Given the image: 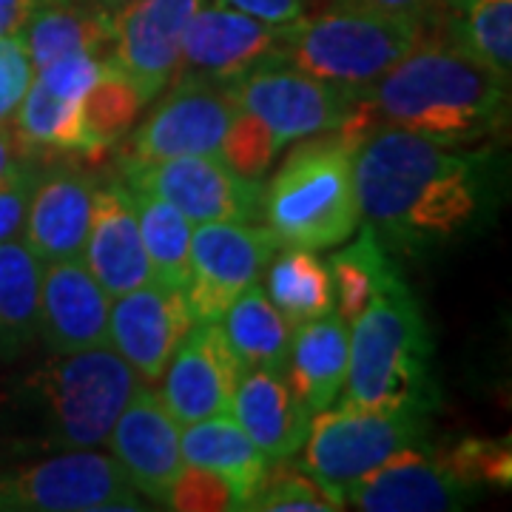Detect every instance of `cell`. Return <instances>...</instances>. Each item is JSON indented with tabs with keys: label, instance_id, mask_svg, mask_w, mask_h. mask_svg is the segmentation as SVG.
<instances>
[{
	"label": "cell",
	"instance_id": "cell-38",
	"mask_svg": "<svg viewBox=\"0 0 512 512\" xmlns=\"http://www.w3.org/2000/svg\"><path fill=\"white\" fill-rule=\"evenodd\" d=\"M168 510L185 512H217L234 510V495L228 484L217 473L202 470L194 464H185L183 473L177 476L168 498Z\"/></svg>",
	"mask_w": 512,
	"mask_h": 512
},
{
	"label": "cell",
	"instance_id": "cell-17",
	"mask_svg": "<svg viewBox=\"0 0 512 512\" xmlns=\"http://www.w3.org/2000/svg\"><path fill=\"white\" fill-rule=\"evenodd\" d=\"M194 325L183 288L148 282L114 296L109 308V345L146 384L160 382L177 345Z\"/></svg>",
	"mask_w": 512,
	"mask_h": 512
},
{
	"label": "cell",
	"instance_id": "cell-35",
	"mask_svg": "<svg viewBox=\"0 0 512 512\" xmlns=\"http://www.w3.org/2000/svg\"><path fill=\"white\" fill-rule=\"evenodd\" d=\"M439 458L470 487H510L512 450L510 439H461Z\"/></svg>",
	"mask_w": 512,
	"mask_h": 512
},
{
	"label": "cell",
	"instance_id": "cell-20",
	"mask_svg": "<svg viewBox=\"0 0 512 512\" xmlns=\"http://www.w3.org/2000/svg\"><path fill=\"white\" fill-rule=\"evenodd\" d=\"M80 259L111 299L154 282L134 197L126 183H97L92 222Z\"/></svg>",
	"mask_w": 512,
	"mask_h": 512
},
{
	"label": "cell",
	"instance_id": "cell-36",
	"mask_svg": "<svg viewBox=\"0 0 512 512\" xmlns=\"http://www.w3.org/2000/svg\"><path fill=\"white\" fill-rule=\"evenodd\" d=\"M282 148L276 146L271 128L265 126L259 117L248 114V111H239L234 117V123L228 128V137L222 143L220 160L228 168H234L239 177H248V180H262L265 171L274 165L276 154Z\"/></svg>",
	"mask_w": 512,
	"mask_h": 512
},
{
	"label": "cell",
	"instance_id": "cell-41",
	"mask_svg": "<svg viewBox=\"0 0 512 512\" xmlns=\"http://www.w3.org/2000/svg\"><path fill=\"white\" fill-rule=\"evenodd\" d=\"M333 6H345V9H365L376 15H390V18H404L421 23L430 18L439 6V0H333Z\"/></svg>",
	"mask_w": 512,
	"mask_h": 512
},
{
	"label": "cell",
	"instance_id": "cell-4",
	"mask_svg": "<svg viewBox=\"0 0 512 512\" xmlns=\"http://www.w3.org/2000/svg\"><path fill=\"white\" fill-rule=\"evenodd\" d=\"M433 333L407 285L384 293L350 322L342 402L430 416L439 407Z\"/></svg>",
	"mask_w": 512,
	"mask_h": 512
},
{
	"label": "cell",
	"instance_id": "cell-33",
	"mask_svg": "<svg viewBox=\"0 0 512 512\" xmlns=\"http://www.w3.org/2000/svg\"><path fill=\"white\" fill-rule=\"evenodd\" d=\"M143 106L146 103H143L140 92L128 83L123 74L114 72L109 66L103 77L94 83L92 92L83 97L86 126L92 131L100 151H106L126 137Z\"/></svg>",
	"mask_w": 512,
	"mask_h": 512
},
{
	"label": "cell",
	"instance_id": "cell-43",
	"mask_svg": "<svg viewBox=\"0 0 512 512\" xmlns=\"http://www.w3.org/2000/svg\"><path fill=\"white\" fill-rule=\"evenodd\" d=\"M29 165L32 163L26 160V151L18 146L12 128L0 126V185L18 177L20 171H26Z\"/></svg>",
	"mask_w": 512,
	"mask_h": 512
},
{
	"label": "cell",
	"instance_id": "cell-21",
	"mask_svg": "<svg viewBox=\"0 0 512 512\" xmlns=\"http://www.w3.org/2000/svg\"><path fill=\"white\" fill-rule=\"evenodd\" d=\"M97 180L72 165H57L37 174L20 239L46 265L80 259L92 222Z\"/></svg>",
	"mask_w": 512,
	"mask_h": 512
},
{
	"label": "cell",
	"instance_id": "cell-44",
	"mask_svg": "<svg viewBox=\"0 0 512 512\" xmlns=\"http://www.w3.org/2000/svg\"><path fill=\"white\" fill-rule=\"evenodd\" d=\"M473 3H478V0H439V6H444L447 12H461V9H467Z\"/></svg>",
	"mask_w": 512,
	"mask_h": 512
},
{
	"label": "cell",
	"instance_id": "cell-5",
	"mask_svg": "<svg viewBox=\"0 0 512 512\" xmlns=\"http://www.w3.org/2000/svg\"><path fill=\"white\" fill-rule=\"evenodd\" d=\"M365 137L330 131L299 140L268 185L259 220L285 248L328 251L359 228L353 157Z\"/></svg>",
	"mask_w": 512,
	"mask_h": 512
},
{
	"label": "cell",
	"instance_id": "cell-10",
	"mask_svg": "<svg viewBox=\"0 0 512 512\" xmlns=\"http://www.w3.org/2000/svg\"><path fill=\"white\" fill-rule=\"evenodd\" d=\"M239 114L225 86L174 77L171 92L134 131H128L120 165L160 163L174 157H217Z\"/></svg>",
	"mask_w": 512,
	"mask_h": 512
},
{
	"label": "cell",
	"instance_id": "cell-2",
	"mask_svg": "<svg viewBox=\"0 0 512 512\" xmlns=\"http://www.w3.org/2000/svg\"><path fill=\"white\" fill-rule=\"evenodd\" d=\"M510 83L447 43H424L359 92L348 131L393 126L447 148L481 143L507 128Z\"/></svg>",
	"mask_w": 512,
	"mask_h": 512
},
{
	"label": "cell",
	"instance_id": "cell-45",
	"mask_svg": "<svg viewBox=\"0 0 512 512\" xmlns=\"http://www.w3.org/2000/svg\"><path fill=\"white\" fill-rule=\"evenodd\" d=\"M94 3H97V6H103L106 12H111V15H114V12H120L126 3H131V0H94Z\"/></svg>",
	"mask_w": 512,
	"mask_h": 512
},
{
	"label": "cell",
	"instance_id": "cell-25",
	"mask_svg": "<svg viewBox=\"0 0 512 512\" xmlns=\"http://www.w3.org/2000/svg\"><path fill=\"white\" fill-rule=\"evenodd\" d=\"M111 18L114 15L94 0H57L37 9L23 26L20 40L35 69L72 52L106 57L111 46Z\"/></svg>",
	"mask_w": 512,
	"mask_h": 512
},
{
	"label": "cell",
	"instance_id": "cell-27",
	"mask_svg": "<svg viewBox=\"0 0 512 512\" xmlns=\"http://www.w3.org/2000/svg\"><path fill=\"white\" fill-rule=\"evenodd\" d=\"M9 123L18 146L26 154L32 151H60V154H83V157L103 154L86 126L83 100H69L49 92L35 77Z\"/></svg>",
	"mask_w": 512,
	"mask_h": 512
},
{
	"label": "cell",
	"instance_id": "cell-34",
	"mask_svg": "<svg viewBox=\"0 0 512 512\" xmlns=\"http://www.w3.org/2000/svg\"><path fill=\"white\" fill-rule=\"evenodd\" d=\"M245 510L262 512H339L345 510L342 501L333 495L302 467L296 470H276L274 476L265 473V481L259 484L254 498Z\"/></svg>",
	"mask_w": 512,
	"mask_h": 512
},
{
	"label": "cell",
	"instance_id": "cell-16",
	"mask_svg": "<svg viewBox=\"0 0 512 512\" xmlns=\"http://www.w3.org/2000/svg\"><path fill=\"white\" fill-rule=\"evenodd\" d=\"M242 365L220 322H194L165 367L160 399L180 427L231 413Z\"/></svg>",
	"mask_w": 512,
	"mask_h": 512
},
{
	"label": "cell",
	"instance_id": "cell-6",
	"mask_svg": "<svg viewBox=\"0 0 512 512\" xmlns=\"http://www.w3.org/2000/svg\"><path fill=\"white\" fill-rule=\"evenodd\" d=\"M421 40L424 26L413 20L330 6L319 18L302 15L285 26L282 57L299 72L359 94Z\"/></svg>",
	"mask_w": 512,
	"mask_h": 512
},
{
	"label": "cell",
	"instance_id": "cell-11",
	"mask_svg": "<svg viewBox=\"0 0 512 512\" xmlns=\"http://www.w3.org/2000/svg\"><path fill=\"white\" fill-rule=\"evenodd\" d=\"M279 251L262 222H200L191 234V265L185 299L194 322H220L228 305L259 282Z\"/></svg>",
	"mask_w": 512,
	"mask_h": 512
},
{
	"label": "cell",
	"instance_id": "cell-31",
	"mask_svg": "<svg viewBox=\"0 0 512 512\" xmlns=\"http://www.w3.org/2000/svg\"><path fill=\"white\" fill-rule=\"evenodd\" d=\"M444 32L447 46L510 83L512 0H478L461 12H447Z\"/></svg>",
	"mask_w": 512,
	"mask_h": 512
},
{
	"label": "cell",
	"instance_id": "cell-42",
	"mask_svg": "<svg viewBox=\"0 0 512 512\" xmlns=\"http://www.w3.org/2000/svg\"><path fill=\"white\" fill-rule=\"evenodd\" d=\"M217 3H225L231 9H239L251 18L274 23V26H288L305 15L302 0H217Z\"/></svg>",
	"mask_w": 512,
	"mask_h": 512
},
{
	"label": "cell",
	"instance_id": "cell-15",
	"mask_svg": "<svg viewBox=\"0 0 512 512\" xmlns=\"http://www.w3.org/2000/svg\"><path fill=\"white\" fill-rule=\"evenodd\" d=\"M180 430L160 393L140 384L106 436L111 456L126 470L137 493L163 510H168L171 487L185 467Z\"/></svg>",
	"mask_w": 512,
	"mask_h": 512
},
{
	"label": "cell",
	"instance_id": "cell-19",
	"mask_svg": "<svg viewBox=\"0 0 512 512\" xmlns=\"http://www.w3.org/2000/svg\"><path fill=\"white\" fill-rule=\"evenodd\" d=\"M111 296L83 259L46 262L40 271V336L55 353L109 345Z\"/></svg>",
	"mask_w": 512,
	"mask_h": 512
},
{
	"label": "cell",
	"instance_id": "cell-22",
	"mask_svg": "<svg viewBox=\"0 0 512 512\" xmlns=\"http://www.w3.org/2000/svg\"><path fill=\"white\" fill-rule=\"evenodd\" d=\"M231 416L262 450L268 464L291 461L302 450L311 424V413L293 393L285 370L274 367L242 370L231 402Z\"/></svg>",
	"mask_w": 512,
	"mask_h": 512
},
{
	"label": "cell",
	"instance_id": "cell-8",
	"mask_svg": "<svg viewBox=\"0 0 512 512\" xmlns=\"http://www.w3.org/2000/svg\"><path fill=\"white\" fill-rule=\"evenodd\" d=\"M126 470L94 447L63 450L0 473V512L146 510Z\"/></svg>",
	"mask_w": 512,
	"mask_h": 512
},
{
	"label": "cell",
	"instance_id": "cell-23",
	"mask_svg": "<svg viewBox=\"0 0 512 512\" xmlns=\"http://www.w3.org/2000/svg\"><path fill=\"white\" fill-rule=\"evenodd\" d=\"M348 350L350 322L336 311L293 328L285 379L311 416L339 402L348 376Z\"/></svg>",
	"mask_w": 512,
	"mask_h": 512
},
{
	"label": "cell",
	"instance_id": "cell-26",
	"mask_svg": "<svg viewBox=\"0 0 512 512\" xmlns=\"http://www.w3.org/2000/svg\"><path fill=\"white\" fill-rule=\"evenodd\" d=\"M325 265H328L330 288H333V311L345 322L362 316L384 293L407 285L393 254L367 225H362L359 237L353 239L348 248L336 251Z\"/></svg>",
	"mask_w": 512,
	"mask_h": 512
},
{
	"label": "cell",
	"instance_id": "cell-39",
	"mask_svg": "<svg viewBox=\"0 0 512 512\" xmlns=\"http://www.w3.org/2000/svg\"><path fill=\"white\" fill-rule=\"evenodd\" d=\"M35 77V66L20 35L0 40V126H9L23 94Z\"/></svg>",
	"mask_w": 512,
	"mask_h": 512
},
{
	"label": "cell",
	"instance_id": "cell-7",
	"mask_svg": "<svg viewBox=\"0 0 512 512\" xmlns=\"http://www.w3.org/2000/svg\"><path fill=\"white\" fill-rule=\"evenodd\" d=\"M424 430L427 416L373 410L348 402L339 407L330 404L328 410L311 416L302 444V470L345 504V495L359 478H365L404 447L421 444Z\"/></svg>",
	"mask_w": 512,
	"mask_h": 512
},
{
	"label": "cell",
	"instance_id": "cell-28",
	"mask_svg": "<svg viewBox=\"0 0 512 512\" xmlns=\"http://www.w3.org/2000/svg\"><path fill=\"white\" fill-rule=\"evenodd\" d=\"M40 271L23 239L0 242V359H15L40 336Z\"/></svg>",
	"mask_w": 512,
	"mask_h": 512
},
{
	"label": "cell",
	"instance_id": "cell-14",
	"mask_svg": "<svg viewBox=\"0 0 512 512\" xmlns=\"http://www.w3.org/2000/svg\"><path fill=\"white\" fill-rule=\"evenodd\" d=\"M205 0H131L111 18L106 63L140 92L143 103L168 89L180 63V43L191 15Z\"/></svg>",
	"mask_w": 512,
	"mask_h": 512
},
{
	"label": "cell",
	"instance_id": "cell-13",
	"mask_svg": "<svg viewBox=\"0 0 512 512\" xmlns=\"http://www.w3.org/2000/svg\"><path fill=\"white\" fill-rule=\"evenodd\" d=\"M128 188L171 202L194 225L200 222H259L262 180L239 177L217 157H174L160 163L123 165Z\"/></svg>",
	"mask_w": 512,
	"mask_h": 512
},
{
	"label": "cell",
	"instance_id": "cell-29",
	"mask_svg": "<svg viewBox=\"0 0 512 512\" xmlns=\"http://www.w3.org/2000/svg\"><path fill=\"white\" fill-rule=\"evenodd\" d=\"M220 325L242 370L251 367L285 370L293 325L271 302L265 288H259V282L245 288L228 305V311L220 316Z\"/></svg>",
	"mask_w": 512,
	"mask_h": 512
},
{
	"label": "cell",
	"instance_id": "cell-40",
	"mask_svg": "<svg viewBox=\"0 0 512 512\" xmlns=\"http://www.w3.org/2000/svg\"><path fill=\"white\" fill-rule=\"evenodd\" d=\"M35 180L37 168L29 165L26 171H20L18 177L0 185V242L18 239L23 234V222H26Z\"/></svg>",
	"mask_w": 512,
	"mask_h": 512
},
{
	"label": "cell",
	"instance_id": "cell-12",
	"mask_svg": "<svg viewBox=\"0 0 512 512\" xmlns=\"http://www.w3.org/2000/svg\"><path fill=\"white\" fill-rule=\"evenodd\" d=\"M282 37L285 26L256 20L217 0H205L185 26L174 77L228 86L254 69L285 63Z\"/></svg>",
	"mask_w": 512,
	"mask_h": 512
},
{
	"label": "cell",
	"instance_id": "cell-24",
	"mask_svg": "<svg viewBox=\"0 0 512 512\" xmlns=\"http://www.w3.org/2000/svg\"><path fill=\"white\" fill-rule=\"evenodd\" d=\"M180 450L185 464L211 470L228 484L234 510H245L268 473V458L231 413L185 424L180 430Z\"/></svg>",
	"mask_w": 512,
	"mask_h": 512
},
{
	"label": "cell",
	"instance_id": "cell-1",
	"mask_svg": "<svg viewBox=\"0 0 512 512\" xmlns=\"http://www.w3.org/2000/svg\"><path fill=\"white\" fill-rule=\"evenodd\" d=\"M359 217L393 254H433L481 231L498 208L493 148H447L376 126L353 157Z\"/></svg>",
	"mask_w": 512,
	"mask_h": 512
},
{
	"label": "cell",
	"instance_id": "cell-30",
	"mask_svg": "<svg viewBox=\"0 0 512 512\" xmlns=\"http://www.w3.org/2000/svg\"><path fill=\"white\" fill-rule=\"evenodd\" d=\"M265 274H268L265 293L271 296V302L282 311V316L291 322L293 328L333 311L328 265L319 259L316 251L279 245V251L268 262Z\"/></svg>",
	"mask_w": 512,
	"mask_h": 512
},
{
	"label": "cell",
	"instance_id": "cell-18",
	"mask_svg": "<svg viewBox=\"0 0 512 512\" xmlns=\"http://www.w3.org/2000/svg\"><path fill=\"white\" fill-rule=\"evenodd\" d=\"M478 493L439 453L413 444L359 478L345 495V504L362 512H450L464 510Z\"/></svg>",
	"mask_w": 512,
	"mask_h": 512
},
{
	"label": "cell",
	"instance_id": "cell-32",
	"mask_svg": "<svg viewBox=\"0 0 512 512\" xmlns=\"http://www.w3.org/2000/svg\"><path fill=\"white\" fill-rule=\"evenodd\" d=\"M140 234L146 245L148 265L154 282H163L168 288H183L188 282V265H191V234L194 222L180 214L171 202L154 197L148 191L131 188Z\"/></svg>",
	"mask_w": 512,
	"mask_h": 512
},
{
	"label": "cell",
	"instance_id": "cell-3",
	"mask_svg": "<svg viewBox=\"0 0 512 512\" xmlns=\"http://www.w3.org/2000/svg\"><path fill=\"white\" fill-rule=\"evenodd\" d=\"M140 384L146 382L111 345L57 353L18 384L23 439L46 453L100 447Z\"/></svg>",
	"mask_w": 512,
	"mask_h": 512
},
{
	"label": "cell",
	"instance_id": "cell-37",
	"mask_svg": "<svg viewBox=\"0 0 512 512\" xmlns=\"http://www.w3.org/2000/svg\"><path fill=\"white\" fill-rule=\"evenodd\" d=\"M109 69L106 57L92 55V52H72V55L55 57L52 63L35 69V80L43 83L49 92L69 97V100H83L92 92L94 83Z\"/></svg>",
	"mask_w": 512,
	"mask_h": 512
},
{
	"label": "cell",
	"instance_id": "cell-9",
	"mask_svg": "<svg viewBox=\"0 0 512 512\" xmlns=\"http://www.w3.org/2000/svg\"><path fill=\"white\" fill-rule=\"evenodd\" d=\"M239 111H248L271 128L276 146L345 131L356 114L359 94L316 80L288 63L262 66L225 86Z\"/></svg>",
	"mask_w": 512,
	"mask_h": 512
}]
</instances>
